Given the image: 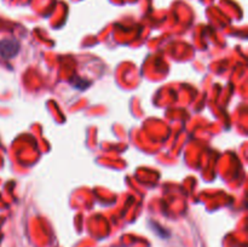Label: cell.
I'll list each match as a JSON object with an SVG mask.
<instances>
[{
    "mask_svg": "<svg viewBox=\"0 0 248 247\" xmlns=\"http://www.w3.org/2000/svg\"><path fill=\"white\" fill-rule=\"evenodd\" d=\"M19 52V43L15 39H4L0 41V55L4 58H14Z\"/></svg>",
    "mask_w": 248,
    "mask_h": 247,
    "instance_id": "6da1fadb",
    "label": "cell"
}]
</instances>
